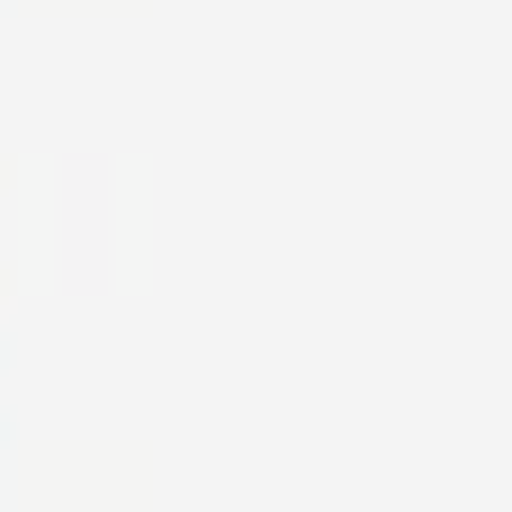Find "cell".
<instances>
[{
	"instance_id": "6da1fadb",
	"label": "cell",
	"mask_w": 512,
	"mask_h": 512,
	"mask_svg": "<svg viewBox=\"0 0 512 512\" xmlns=\"http://www.w3.org/2000/svg\"><path fill=\"white\" fill-rule=\"evenodd\" d=\"M99 189H108V162H54V198H63V225H54V279L63 288H108V216H99Z\"/></svg>"
},
{
	"instance_id": "7a4b0ae2",
	"label": "cell",
	"mask_w": 512,
	"mask_h": 512,
	"mask_svg": "<svg viewBox=\"0 0 512 512\" xmlns=\"http://www.w3.org/2000/svg\"><path fill=\"white\" fill-rule=\"evenodd\" d=\"M9 198H18V297L27 288H45L54 279V162L45 153H27V162H9Z\"/></svg>"
},
{
	"instance_id": "3957f363",
	"label": "cell",
	"mask_w": 512,
	"mask_h": 512,
	"mask_svg": "<svg viewBox=\"0 0 512 512\" xmlns=\"http://www.w3.org/2000/svg\"><path fill=\"white\" fill-rule=\"evenodd\" d=\"M54 495H81V504H135V495H144V468H135V459L72 468V477H54V468H27V504H54Z\"/></svg>"
},
{
	"instance_id": "277c9868",
	"label": "cell",
	"mask_w": 512,
	"mask_h": 512,
	"mask_svg": "<svg viewBox=\"0 0 512 512\" xmlns=\"http://www.w3.org/2000/svg\"><path fill=\"white\" fill-rule=\"evenodd\" d=\"M9 297H18V270H9V261H0V315H9Z\"/></svg>"
},
{
	"instance_id": "5b68a950",
	"label": "cell",
	"mask_w": 512,
	"mask_h": 512,
	"mask_svg": "<svg viewBox=\"0 0 512 512\" xmlns=\"http://www.w3.org/2000/svg\"><path fill=\"white\" fill-rule=\"evenodd\" d=\"M9 441H18V432H9V405H0V450H9Z\"/></svg>"
},
{
	"instance_id": "8992f818",
	"label": "cell",
	"mask_w": 512,
	"mask_h": 512,
	"mask_svg": "<svg viewBox=\"0 0 512 512\" xmlns=\"http://www.w3.org/2000/svg\"><path fill=\"white\" fill-rule=\"evenodd\" d=\"M0 198H9V162H0Z\"/></svg>"
},
{
	"instance_id": "52a82bcc",
	"label": "cell",
	"mask_w": 512,
	"mask_h": 512,
	"mask_svg": "<svg viewBox=\"0 0 512 512\" xmlns=\"http://www.w3.org/2000/svg\"><path fill=\"white\" fill-rule=\"evenodd\" d=\"M0 369H9V333H0Z\"/></svg>"
}]
</instances>
